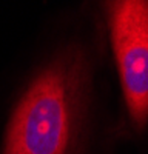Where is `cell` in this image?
I'll return each mask as SVG.
<instances>
[{
	"mask_svg": "<svg viewBox=\"0 0 148 154\" xmlns=\"http://www.w3.org/2000/svg\"><path fill=\"white\" fill-rule=\"evenodd\" d=\"M83 88L80 56L56 59L20 100L8 130L5 154H69L80 128Z\"/></svg>",
	"mask_w": 148,
	"mask_h": 154,
	"instance_id": "obj_1",
	"label": "cell"
},
{
	"mask_svg": "<svg viewBox=\"0 0 148 154\" xmlns=\"http://www.w3.org/2000/svg\"><path fill=\"white\" fill-rule=\"evenodd\" d=\"M108 17L125 103L142 130L148 122V2H111Z\"/></svg>",
	"mask_w": 148,
	"mask_h": 154,
	"instance_id": "obj_2",
	"label": "cell"
}]
</instances>
